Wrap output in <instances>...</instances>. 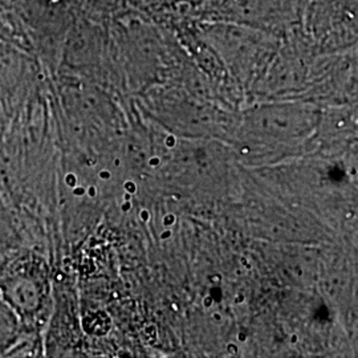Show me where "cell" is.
<instances>
[{
    "instance_id": "cell-6",
    "label": "cell",
    "mask_w": 358,
    "mask_h": 358,
    "mask_svg": "<svg viewBox=\"0 0 358 358\" xmlns=\"http://www.w3.org/2000/svg\"><path fill=\"white\" fill-rule=\"evenodd\" d=\"M310 0H297V7H299V13H300V20H301V16L306 11L308 4H309Z\"/></svg>"
},
{
    "instance_id": "cell-3",
    "label": "cell",
    "mask_w": 358,
    "mask_h": 358,
    "mask_svg": "<svg viewBox=\"0 0 358 358\" xmlns=\"http://www.w3.org/2000/svg\"><path fill=\"white\" fill-rule=\"evenodd\" d=\"M198 32L211 51L236 64H250L276 52L282 36L255 27L198 19Z\"/></svg>"
},
{
    "instance_id": "cell-2",
    "label": "cell",
    "mask_w": 358,
    "mask_h": 358,
    "mask_svg": "<svg viewBox=\"0 0 358 358\" xmlns=\"http://www.w3.org/2000/svg\"><path fill=\"white\" fill-rule=\"evenodd\" d=\"M357 0H310L300 27L317 50L357 45Z\"/></svg>"
},
{
    "instance_id": "cell-5",
    "label": "cell",
    "mask_w": 358,
    "mask_h": 358,
    "mask_svg": "<svg viewBox=\"0 0 358 358\" xmlns=\"http://www.w3.org/2000/svg\"><path fill=\"white\" fill-rule=\"evenodd\" d=\"M127 1H128V8L130 10L152 17L154 15L170 8L179 0H127Z\"/></svg>"
},
{
    "instance_id": "cell-7",
    "label": "cell",
    "mask_w": 358,
    "mask_h": 358,
    "mask_svg": "<svg viewBox=\"0 0 358 358\" xmlns=\"http://www.w3.org/2000/svg\"><path fill=\"white\" fill-rule=\"evenodd\" d=\"M179 1H183V3H186L187 6H190L192 10H195L196 7H199L205 0H179Z\"/></svg>"
},
{
    "instance_id": "cell-1",
    "label": "cell",
    "mask_w": 358,
    "mask_h": 358,
    "mask_svg": "<svg viewBox=\"0 0 358 358\" xmlns=\"http://www.w3.org/2000/svg\"><path fill=\"white\" fill-rule=\"evenodd\" d=\"M192 13L199 20L255 27L280 36L300 26L297 0H205Z\"/></svg>"
},
{
    "instance_id": "cell-4",
    "label": "cell",
    "mask_w": 358,
    "mask_h": 358,
    "mask_svg": "<svg viewBox=\"0 0 358 358\" xmlns=\"http://www.w3.org/2000/svg\"><path fill=\"white\" fill-rule=\"evenodd\" d=\"M76 13L108 24L117 13L128 8L127 0H73Z\"/></svg>"
}]
</instances>
